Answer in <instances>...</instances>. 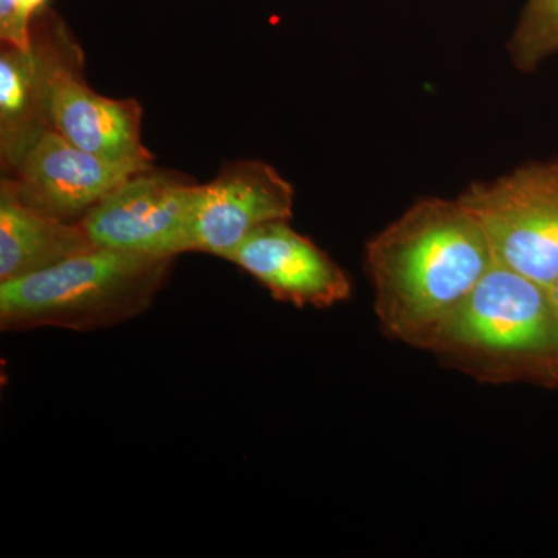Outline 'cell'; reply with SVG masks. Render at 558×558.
<instances>
[{
    "label": "cell",
    "instance_id": "8fae6325",
    "mask_svg": "<svg viewBox=\"0 0 558 558\" xmlns=\"http://www.w3.org/2000/svg\"><path fill=\"white\" fill-rule=\"evenodd\" d=\"M94 247L81 223L31 207L0 182V282L49 269Z\"/></svg>",
    "mask_w": 558,
    "mask_h": 558
},
{
    "label": "cell",
    "instance_id": "7c38bea8",
    "mask_svg": "<svg viewBox=\"0 0 558 558\" xmlns=\"http://www.w3.org/2000/svg\"><path fill=\"white\" fill-rule=\"evenodd\" d=\"M508 51L512 64L524 73L535 72L558 53V0H526Z\"/></svg>",
    "mask_w": 558,
    "mask_h": 558
},
{
    "label": "cell",
    "instance_id": "7a4b0ae2",
    "mask_svg": "<svg viewBox=\"0 0 558 558\" xmlns=\"http://www.w3.org/2000/svg\"><path fill=\"white\" fill-rule=\"evenodd\" d=\"M427 351L481 384L557 389L558 312L553 292L495 264Z\"/></svg>",
    "mask_w": 558,
    "mask_h": 558
},
{
    "label": "cell",
    "instance_id": "5bb4252c",
    "mask_svg": "<svg viewBox=\"0 0 558 558\" xmlns=\"http://www.w3.org/2000/svg\"><path fill=\"white\" fill-rule=\"evenodd\" d=\"M550 292H553V299L554 303H556L557 312H558V279L556 281V284L550 288Z\"/></svg>",
    "mask_w": 558,
    "mask_h": 558
},
{
    "label": "cell",
    "instance_id": "6da1fadb",
    "mask_svg": "<svg viewBox=\"0 0 558 558\" xmlns=\"http://www.w3.org/2000/svg\"><path fill=\"white\" fill-rule=\"evenodd\" d=\"M494 266L486 234L458 197L414 202L366 242L381 332L427 351Z\"/></svg>",
    "mask_w": 558,
    "mask_h": 558
},
{
    "label": "cell",
    "instance_id": "ba28073f",
    "mask_svg": "<svg viewBox=\"0 0 558 558\" xmlns=\"http://www.w3.org/2000/svg\"><path fill=\"white\" fill-rule=\"evenodd\" d=\"M295 189L277 168L258 159L223 165L202 183L193 223V252L230 260L242 242L266 223L293 218Z\"/></svg>",
    "mask_w": 558,
    "mask_h": 558
},
{
    "label": "cell",
    "instance_id": "30bf717a",
    "mask_svg": "<svg viewBox=\"0 0 558 558\" xmlns=\"http://www.w3.org/2000/svg\"><path fill=\"white\" fill-rule=\"evenodd\" d=\"M49 65L44 50L31 38V47L2 44L0 49V168L14 172L25 154L47 131Z\"/></svg>",
    "mask_w": 558,
    "mask_h": 558
},
{
    "label": "cell",
    "instance_id": "9c48e42d",
    "mask_svg": "<svg viewBox=\"0 0 558 558\" xmlns=\"http://www.w3.org/2000/svg\"><path fill=\"white\" fill-rule=\"evenodd\" d=\"M230 263L252 275L275 300L326 310L351 296V279L325 250L290 227V220L253 231Z\"/></svg>",
    "mask_w": 558,
    "mask_h": 558
},
{
    "label": "cell",
    "instance_id": "4fadbf2b",
    "mask_svg": "<svg viewBox=\"0 0 558 558\" xmlns=\"http://www.w3.org/2000/svg\"><path fill=\"white\" fill-rule=\"evenodd\" d=\"M49 0H0V44L28 49L33 17Z\"/></svg>",
    "mask_w": 558,
    "mask_h": 558
},
{
    "label": "cell",
    "instance_id": "277c9868",
    "mask_svg": "<svg viewBox=\"0 0 558 558\" xmlns=\"http://www.w3.org/2000/svg\"><path fill=\"white\" fill-rule=\"evenodd\" d=\"M31 38L39 44L49 65L51 130L106 159L154 161L142 137V105L92 89L83 47L57 11L47 5L33 17Z\"/></svg>",
    "mask_w": 558,
    "mask_h": 558
},
{
    "label": "cell",
    "instance_id": "3957f363",
    "mask_svg": "<svg viewBox=\"0 0 558 558\" xmlns=\"http://www.w3.org/2000/svg\"><path fill=\"white\" fill-rule=\"evenodd\" d=\"M174 258L94 247L25 277L0 282V328L98 330L153 306Z\"/></svg>",
    "mask_w": 558,
    "mask_h": 558
},
{
    "label": "cell",
    "instance_id": "52a82bcc",
    "mask_svg": "<svg viewBox=\"0 0 558 558\" xmlns=\"http://www.w3.org/2000/svg\"><path fill=\"white\" fill-rule=\"evenodd\" d=\"M154 161L112 160L78 148L50 130L0 182L31 207L80 223L92 208L135 172Z\"/></svg>",
    "mask_w": 558,
    "mask_h": 558
},
{
    "label": "cell",
    "instance_id": "8992f818",
    "mask_svg": "<svg viewBox=\"0 0 558 558\" xmlns=\"http://www.w3.org/2000/svg\"><path fill=\"white\" fill-rule=\"evenodd\" d=\"M201 186L190 175L153 165L110 191L80 223L97 247L175 258L193 252Z\"/></svg>",
    "mask_w": 558,
    "mask_h": 558
},
{
    "label": "cell",
    "instance_id": "5b68a950",
    "mask_svg": "<svg viewBox=\"0 0 558 558\" xmlns=\"http://www.w3.org/2000/svg\"><path fill=\"white\" fill-rule=\"evenodd\" d=\"M495 264L550 289L558 279V159L529 161L459 194Z\"/></svg>",
    "mask_w": 558,
    "mask_h": 558
}]
</instances>
